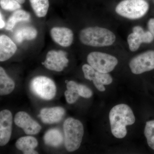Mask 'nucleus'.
I'll use <instances>...</instances> for the list:
<instances>
[{"label": "nucleus", "instance_id": "1", "mask_svg": "<svg viewBox=\"0 0 154 154\" xmlns=\"http://www.w3.org/2000/svg\"><path fill=\"white\" fill-rule=\"evenodd\" d=\"M110 129L113 136L122 139L127 134L126 126L135 122V117L132 109L128 105L120 104L115 105L109 114Z\"/></svg>", "mask_w": 154, "mask_h": 154}, {"label": "nucleus", "instance_id": "2", "mask_svg": "<svg viewBox=\"0 0 154 154\" xmlns=\"http://www.w3.org/2000/svg\"><path fill=\"white\" fill-rule=\"evenodd\" d=\"M82 43L94 47L110 46L115 43L116 36L112 31L105 28L95 26L85 28L80 31Z\"/></svg>", "mask_w": 154, "mask_h": 154}, {"label": "nucleus", "instance_id": "3", "mask_svg": "<svg viewBox=\"0 0 154 154\" xmlns=\"http://www.w3.org/2000/svg\"><path fill=\"white\" fill-rule=\"evenodd\" d=\"M64 144L69 152H74L79 148L84 134V126L78 119L69 118L63 124Z\"/></svg>", "mask_w": 154, "mask_h": 154}, {"label": "nucleus", "instance_id": "4", "mask_svg": "<svg viewBox=\"0 0 154 154\" xmlns=\"http://www.w3.org/2000/svg\"><path fill=\"white\" fill-rule=\"evenodd\" d=\"M149 9L148 3L144 0H123L116 6L115 11L122 17L135 20L143 17Z\"/></svg>", "mask_w": 154, "mask_h": 154}, {"label": "nucleus", "instance_id": "5", "mask_svg": "<svg viewBox=\"0 0 154 154\" xmlns=\"http://www.w3.org/2000/svg\"><path fill=\"white\" fill-rule=\"evenodd\" d=\"M87 62L95 70L102 73H110L118 63V59L114 56L99 51L90 53Z\"/></svg>", "mask_w": 154, "mask_h": 154}, {"label": "nucleus", "instance_id": "6", "mask_svg": "<svg viewBox=\"0 0 154 154\" xmlns=\"http://www.w3.org/2000/svg\"><path fill=\"white\" fill-rule=\"evenodd\" d=\"M30 87L33 94L45 100H51L56 94L55 83L47 77L39 76L35 77L31 81Z\"/></svg>", "mask_w": 154, "mask_h": 154}, {"label": "nucleus", "instance_id": "7", "mask_svg": "<svg viewBox=\"0 0 154 154\" xmlns=\"http://www.w3.org/2000/svg\"><path fill=\"white\" fill-rule=\"evenodd\" d=\"M129 66L131 72L140 75L154 69V50L142 53L131 59Z\"/></svg>", "mask_w": 154, "mask_h": 154}, {"label": "nucleus", "instance_id": "8", "mask_svg": "<svg viewBox=\"0 0 154 154\" xmlns=\"http://www.w3.org/2000/svg\"><path fill=\"white\" fill-rule=\"evenodd\" d=\"M69 60L63 51L51 50L48 52L42 64L46 69L55 72H61L67 66Z\"/></svg>", "mask_w": 154, "mask_h": 154}, {"label": "nucleus", "instance_id": "9", "mask_svg": "<svg viewBox=\"0 0 154 154\" xmlns=\"http://www.w3.org/2000/svg\"><path fill=\"white\" fill-rule=\"evenodd\" d=\"M14 122L15 124L22 128L27 135L37 134L42 129L40 125L24 111H19L17 113L14 117Z\"/></svg>", "mask_w": 154, "mask_h": 154}, {"label": "nucleus", "instance_id": "10", "mask_svg": "<svg viewBox=\"0 0 154 154\" xmlns=\"http://www.w3.org/2000/svg\"><path fill=\"white\" fill-rule=\"evenodd\" d=\"M11 111L4 110L0 112V146H5L11 139L13 125Z\"/></svg>", "mask_w": 154, "mask_h": 154}, {"label": "nucleus", "instance_id": "11", "mask_svg": "<svg viewBox=\"0 0 154 154\" xmlns=\"http://www.w3.org/2000/svg\"><path fill=\"white\" fill-rule=\"evenodd\" d=\"M53 40L63 47L70 46L73 41V33L71 29L64 27H54L50 31Z\"/></svg>", "mask_w": 154, "mask_h": 154}, {"label": "nucleus", "instance_id": "12", "mask_svg": "<svg viewBox=\"0 0 154 154\" xmlns=\"http://www.w3.org/2000/svg\"><path fill=\"white\" fill-rule=\"evenodd\" d=\"M65 113L63 107H54L44 108L40 111L39 116L42 121L46 124H53L59 122Z\"/></svg>", "mask_w": 154, "mask_h": 154}, {"label": "nucleus", "instance_id": "13", "mask_svg": "<svg viewBox=\"0 0 154 154\" xmlns=\"http://www.w3.org/2000/svg\"><path fill=\"white\" fill-rule=\"evenodd\" d=\"M17 46L8 36H0V61H5L11 58L17 50Z\"/></svg>", "mask_w": 154, "mask_h": 154}, {"label": "nucleus", "instance_id": "14", "mask_svg": "<svg viewBox=\"0 0 154 154\" xmlns=\"http://www.w3.org/2000/svg\"><path fill=\"white\" fill-rule=\"evenodd\" d=\"M38 145V141L36 138L31 136L19 138L15 144L17 148L25 154H38V152L34 150Z\"/></svg>", "mask_w": 154, "mask_h": 154}, {"label": "nucleus", "instance_id": "15", "mask_svg": "<svg viewBox=\"0 0 154 154\" xmlns=\"http://www.w3.org/2000/svg\"><path fill=\"white\" fill-rule=\"evenodd\" d=\"M15 88L14 80L8 75L2 67H0V95L6 96L13 92Z\"/></svg>", "mask_w": 154, "mask_h": 154}, {"label": "nucleus", "instance_id": "16", "mask_svg": "<svg viewBox=\"0 0 154 154\" xmlns=\"http://www.w3.org/2000/svg\"><path fill=\"white\" fill-rule=\"evenodd\" d=\"M113 78L109 73L96 72L92 81L96 89L100 92L106 90L104 85H110L113 82Z\"/></svg>", "mask_w": 154, "mask_h": 154}, {"label": "nucleus", "instance_id": "17", "mask_svg": "<svg viewBox=\"0 0 154 154\" xmlns=\"http://www.w3.org/2000/svg\"><path fill=\"white\" fill-rule=\"evenodd\" d=\"M37 31L31 26H25L18 29L14 33L15 40L18 43H21L24 40H32L37 36Z\"/></svg>", "mask_w": 154, "mask_h": 154}, {"label": "nucleus", "instance_id": "18", "mask_svg": "<svg viewBox=\"0 0 154 154\" xmlns=\"http://www.w3.org/2000/svg\"><path fill=\"white\" fill-rule=\"evenodd\" d=\"M43 139L45 144L52 147H58L63 142V137L61 132L57 129H51L44 135Z\"/></svg>", "mask_w": 154, "mask_h": 154}, {"label": "nucleus", "instance_id": "19", "mask_svg": "<svg viewBox=\"0 0 154 154\" xmlns=\"http://www.w3.org/2000/svg\"><path fill=\"white\" fill-rule=\"evenodd\" d=\"M30 14L24 10H18L14 12L9 17L6 26L8 30H12L18 22L22 21H28L30 19Z\"/></svg>", "mask_w": 154, "mask_h": 154}, {"label": "nucleus", "instance_id": "20", "mask_svg": "<svg viewBox=\"0 0 154 154\" xmlns=\"http://www.w3.org/2000/svg\"><path fill=\"white\" fill-rule=\"evenodd\" d=\"M79 84L70 81L66 84V91L65 92L64 95L68 103L72 104L78 101L80 96L78 93Z\"/></svg>", "mask_w": 154, "mask_h": 154}, {"label": "nucleus", "instance_id": "21", "mask_svg": "<svg viewBox=\"0 0 154 154\" xmlns=\"http://www.w3.org/2000/svg\"><path fill=\"white\" fill-rule=\"evenodd\" d=\"M30 5L37 17L46 16L49 8L48 0H30Z\"/></svg>", "mask_w": 154, "mask_h": 154}, {"label": "nucleus", "instance_id": "22", "mask_svg": "<svg viewBox=\"0 0 154 154\" xmlns=\"http://www.w3.org/2000/svg\"><path fill=\"white\" fill-rule=\"evenodd\" d=\"M127 42L130 50L132 52L137 51L143 43L142 38L139 34L132 32L127 37Z\"/></svg>", "mask_w": 154, "mask_h": 154}, {"label": "nucleus", "instance_id": "23", "mask_svg": "<svg viewBox=\"0 0 154 154\" xmlns=\"http://www.w3.org/2000/svg\"><path fill=\"white\" fill-rule=\"evenodd\" d=\"M144 133L148 145L154 150V120L146 122Z\"/></svg>", "mask_w": 154, "mask_h": 154}, {"label": "nucleus", "instance_id": "24", "mask_svg": "<svg viewBox=\"0 0 154 154\" xmlns=\"http://www.w3.org/2000/svg\"><path fill=\"white\" fill-rule=\"evenodd\" d=\"M132 32H135L140 35L142 38L143 43H151L154 37L149 31H145L140 26H135L132 28Z\"/></svg>", "mask_w": 154, "mask_h": 154}, {"label": "nucleus", "instance_id": "25", "mask_svg": "<svg viewBox=\"0 0 154 154\" xmlns=\"http://www.w3.org/2000/svg\"><path fill=\"white\" fill-rule=\"evenodd\" d=\"M1 8L8 11H16L21 8L20 4L16 0H0Z\"/></svg>", "mask_w": 154, "mask_h": 154}, {"label": "nucleus", "instance_id": "26", "mask_svg": "<svg viewBox=\"0 0 154 154\" xmlns=\"http://www.w3.org/2000/svg\"><path fill=\"white\" fill-rule=\"evenodd\" d=\"M78 93L80 96L86 99H89L93 95L92 90L87 86L82 84H79Z\"/></svg>", "mask_w": 154, "mask_h": 154}, {"label": "nucleus", "instance_id": "27", "mask_svg": "<svg viewBox=\"0 0 154 154\" xmlns=\"http://www.w3.org/2000/svg\"><path fill=\"white\" fill-rule=\"evenodd\" d=\"M82 71L84 76L86 79L92 81L96 71L89 64H85L82 66Z\"/></svg>", "mask_w": 154, "mask_h": 154}, {"label": "nucleus", "instance_id": "28", "mask_svg": "<svg viewBox=\"0 0 154 154\" xmlns=\"http://www.w3.org/2000/svg\"><path fill=\"white\" fill-rule=\"evenodd\" d=\"M148 28L149 31L152 33L154 37V18H152L149 20Z\"/></svg>", "mask_w": 154, "mask_h": 154}, {"label": "nucleus", "instance_id": "29", "mask_svg": "<svg viewBox=\"0 0 154 154\" xmlns=\"http://www.w3.org/2000/svg\"><path fill=\"white\" fill-rule=\"evenodd\" d=\"M0 16H1V18H0V28H1V29H2L5 26V23L3 20L2 14H1Z\"/></svg>", "mask_w": 154, "mask_h": 154}, {"label": "nucleus", "instance_id": "30", "mask_svg": "<svg viewBox=\"0 0 154 154\" xmlns=\"http://www.w3.org/2000/svg\"><path fill=\"white\" fill-rule=\"evenodd\" d=\"M17 2H18L20 4H23L25 3V0H16Z\"/></svg>", "mask_w": 154, "mask_h": 154}]
</instances>
